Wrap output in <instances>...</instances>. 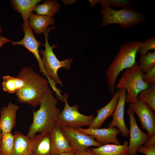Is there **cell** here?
Returning a JSON list of instances; mask_svg holds the SVG:
<instances>
[{
    "mask_svg": "<svg viewBox=\"0 0 155 155\" xmlns=\"http://www.w3.org/2000/svg\"><path fill=\"white\" fill-rule=\"evenodd\" d=\"M58 99L53 94L49 87L43 96L40 106L33 111V119L27 135L32 138L37 133L50 132L56 125L57 119L61 113L57 106Z\"/></svg>",
    "mask_w": 155,
    "mask_h": 155,
    "instance_id": "6da1fadb",
    "label": "cell"
},
{
    "mask_svg": "<svg viewBox=\"0 0 155 155\" xmlns=\"http://www.w3.org/2000/svg\"><path fill=\"white\" fill-rule=\"evenodd\" d=\"M19 73L24 78L25 83L24 86L15 93L18 102L34 107L40 105L49 87L47 80L30 67L22 68Z\"/></svg>",
    "mask_w": 155,
    "mask_h": 155,
    "instance_id": "7a4b0ae2",
    "label": "cell"
},
{
    "mask_svg": "<svg viewBox=\"0 0 155 155\" xmlns=\"http://www.w3.org/2000/svg\"><path fill=\"white\" fill-rule=\"evenodd\" d=\"M55 28L54 26L48 28L43 33L45 43L42 45L45 47V50L40 49L39 52L45 69L48 82L55 92L57 98L63 102V96L61 94L62 91L59 89L56 86V84H59L62 86V82L58 76L57 71L61 68H64L67 70L69 69L73 60L68 58L60 61L54 53L53 49L56 48L57 46L55 44L51 46L50 45L48 41V35L50 30Z\"/></svg>",
    "mask_w": 155,
    "mask_h": 155,
    "instance_id": "3957f363",
    "label": "cell"
},
{
    "mask_svg": "<svg viewBox=\"0 0 155 155\" xmlns=\"http://www.w3.org/2000/svg\"><path fill=\"white\" fill-rule=\"evenodd\" d=\"M142 42L131 41L126 42L119 47V51L108 67L106 74L110 93L115 92V84L119 73L124 69L132 67L136 61L137 53Z\"/></svg>",
    "mask_w": 155,
    "mask_h": 155,
    "instance_id": "277c9868",
    "label": "cell"
},
{
    "mask_svg": "<svg viewBox=\"0 0 155 155\" xmlns=\"http://www.w3.org/2000/svg\"><path fill=\"white\" fill-rule=\"evenodd\" d=\"M100 12L103 16L102 26L118 24L122 28H128L144 22L146 20L144 15L131 7L119 10L103 8Z\"/></svg>",
    "mask_w": 155,
    "mask_h": 155,
    "instance_id": "5b68a950",
    "label": "cell"
},
{
    "mask_svg": "<svg viewBox=\"0 0 155 155\" xmlns=\"http://www.w3.org/2000/svg\"><path fill=\"white\" fill-rule=\"evenodd\" d=\"M143 73L137 61L131 67L125 69L116 86V89L125 88L127 92L126 102L127 104L136 102L138 95L142 90L148 88L142 80Z\"/></svg>",
    "mask_w": 155,
    "mask_h": 155,
    "instance_id": "8992f818",
    "label": "cell"
},
{
    "mask_svg": "<svg viewBox=\"0 0 155 155\" xmlns=\"http://www.w3.org/2000/svg\"><path fill=\"white\" fill-rule=\"evenodd\" d=\"M68 97L67 93L64 94L63 102L65 103L64 108L57 119L56 125L76 128L90 126L95 117L92 115L88 116L80 113L78 111V105L70 106L68 102Z\"/></svg>",
    "mask_w": 155,
    "mask_h": 155,
    "instance_id": "52a82bcc",
    "label": "cell"
},
{
    "mask_svg": "<svg viewBox=\"0 0 155 155\" xmlns=\"http://www.w3.org/2000/svg\"><path fill=\"white\" fill-rule=\"evenodd\" d=\"M64 135L75 150H84L90 146L98 147L103 145L93 136L86 134L78 128L67 126L61 127Z\"/></svg>",
    "mask_w": 155,
    "mask_h": 155,
    "instance_id": "ba28073f",
    "label": "cell"
},
{
    "mask_svg": "<svg viewBox=\"0 0 155 155\" xmlns=\"http://www.w3.org/2000/svg\"><path fill=\"white\" fill-rule=\"evenodd\" d=\"M138 116L143 129L150 137L155 135V115L151 107L144 102L138 100L130 104L129 108Z\"/></svg>",
    "mask_w": 155,
    "mask_h": 155,
    "instance_id": "9c48e42d",
    "label": "cell"
},
{
    "mask_svg": "<svg viewBox=\"0 0 155 155\" xmlns=\"http://www.w3.org/2000/svg\"><path fill=\"white\" fill-rule=\"evenodd\" d=\"M127 112L130 121L128 155H136L137 148L144 144L150 137L147 133L144 132L139 128L135 121L134 113L129 108Z\"/></svg>",
    "mask_w": 155,
    "mask_h": 155,
    "instance_id": "30bf717a",
    "label": "cell"
},
{
    "mask_svg": "<svg viewBox=\"0 0 155 155\" xmlns=\"http://www.w3.org/2000/svg\"><path fill=\"white\" fill-rule=\"evenodd\" d=\"M23 32L24 33V37L22 40L19 41H11L14 46L16 45H22L34 56L39 64L40 71L43 76H47L43 65L41 58L40 55L38 48L41 45L40 42L38 41L35 37L32 32V29L28 25H22Z\"/></svg>",
    "mask_w": 155,
    "mask_h": 155,
    "instance_id": "8fae6325",
    "label": "cell"
},
{
    "mask_svg": "<svg viewBox=\"0 0 155 155\" xmlns=\"http://www.w3.org/2000/svg\"><path fill=\"white\" fill-rule=\"evenodd\" d=\"M119 90V96L116 107L112 115L113 118L108 126V128H113L117 126L122 135L125 137L129 135V130L127 127L124 119V108L126 102V90L121 88Z\"/></svg>",
    "mask_w": 155,
    "mask_h": 155,
    "instance_id": "7c38bea8",
    "label": "cell"
},
{
    "mask_svg": "<svg viewBox=\"0 0 155 155\" xmlns=\"http://www.w3.org/2000/svg\"><path fill=\"white\" fill-rule=\"evenodd\" d=\"M78 129L88 135H92L96 141L102 145L112 143L117 145L121 144L117 138L118 135L120 133L116 127L107 128L84 129L79 128Z\"/></svg>",
    "mask_w": 155,
    "mask_h": 155,
    "instance_id": "4fadbf2b",
    "label": "cell"
},
{
    "mask_svg": "<svg viewBox=\"0 0 155 155\" xmlns=\"http://www.w3.org/2000/svg\"><path fill=\"white\" fill-rule=\"evenodd\" d=\"M50 133L52 155L74 151L75 149L64 135L61 127L56 125Z\"/></svg>",
    "mask_w": 155,
    "mask_h": 155,
    "instance_id": "5bb4252c",
    "label": "cell"
},
{
    "mask_svg": "<svg viewBox=\"0 0 155 155\" xmlns=\"http://www.w3.org/2000/svg\"><path fill=\"white\" fill-rule=\"evenodd\" d=\"M19 108L18 105L10 102L7 106H3L0 111V128L2 135L11 133L16 123V113Z\"/></svg>",
    "mask_w": 155,
    "mask_h": 155,
    "instance_id": "9a60e30c",
    "label": "cell"
},
{
    "mask_svg": "<svg viewBox=\"0 0 155 155\" xmlns=\"http://www.w3.org/2000/svg\"><path fill=\"white\" fill-rule=\"evenodd\" d=\"M14 143L11 155H31L34 148L35 139L31 138L19 131L14 133Z\"/></svg>",
    "mask_w": 155,
    "mask_h": 155,
    "instance_id": "2e32d148",
    "label": "cell"
},
{
    "mask_svg": "<svg viewBox=\"0 0 155 155\" xmlns=\"http://www.w3.org/2000/svg\"><path fill=\"white\" fill-rule=\"evenodd\" d=\"M119 96V90L114 92L110 101L105 106L96 111L97 115L88 128H100L105 121L112 115L117 105Z\"/></svg>",
    "mask_w": 155,
    "mask_h": 155,
    "instance_id": "e0dca14e",
    "label": "cell"
},
{
    "mask_svg": "<svg viewBox=\"0 0 155 155\" xmlns=\"http://www.w3.org/2000/svg\"><path fill=\"white\" fill-rule=\"evenodd\" d=\"M41 0H11V5L14 10L20 13L25 25H28L29 18L35 6Z\"/></svg>",
    "mask_w": 155,
    "mask_h": 155,
    "instance_id": "ac0fdd59",
    "label": "cell"
},
{
    "mask_svg": "<svg viewBox=\"0 0 155 155\" xmlns=\"http://www.w3.org/2000/svg\"><path fill=\"white\" fill-rule=\"evenodd\" d=\"M29 20V25L38 34L44 33L48 26L54 25L55 20L52 17L35 14L32 12L30 14Z\"/></svg>",
    "mask_w": 155,
    "mask_h": 155,
    "instance_id": "d6986e66",
    "label": "cell"
},
{
    "mask_svg": "<svg viewBox=\"0 0 155 155\" xmlns=\"http://www.w3.org/2000/svg\"><path fill=\"white\" fill-rule=\"evenodd\" d=\"M35 142L32 155H52L50 132L42 133L34 137Z\"/></svg>",
    "mask_w": 155,
    "mask_h": 155,
    "instance_id": "ffe728a7",
    "label": "cell"
},
{
    "mask_svg": "<svg viewBox=\"0 0 155 155\" xmlns=\"http://www.w3.org/2000/svg\"><path fill=\"white\" fill-rule=\"evenodd\" d=\"M128 142L125 141L122 145H104L91 149L95 155H128Z\"/></svg>",
    "mask_w": 155,
    "mask_h": 155,
    "instance_id": "44dd1931",
    "label": "cell"
},
{
    "mask_svg": "<svg viewBox=\"0 0 155 155\" xmlns=\"http://www.w3.org/2000/svg\"><path fill=\"white\" fill-rule=\"evenodd\" d=\"M1 86L3 90L9 93H15L25 85V80L19 73L16 77L9 75L3 77Z\"/></svg>",
    "mask_w": 155,
    "mask_h": 155,
    "instance_id": "7402d4cb",
    "label": "cell"
},
{
    "mask_svg": "<svg viewBox=\"0 0 155 155\" xmlns=\"http://www.w3.org/2000/svg\"><path fill=\"white\" fill-rule=\"evenodd\" d=\"M61 6L55 1L49 0L42 4L36 5L33 11L37 15H45L51 17L54 16L60 10Z\"/></svg>",
    "mask_w": 155,
    "mask_h": 155,
    "instance_id": "603a6c76",
    "label": "cell"
},
{
    "mask_svg": "<svg viewBox=\"0 0 155 155\" xmlns=\"http://www.w3.org/2000/svg\"><path fill=\"white\" fill-rule=\"evenodd\" d=\"M137 98L150 106L155 111V84L143 90L138 94Z\"/></svg>",
    "mask_w": 155,
    "mask_h": 155,
    "instance_id": "cb8c5ba5",
    "label": "cell"
},
{
    "mask_svg": "<svg viewBox=\"0 0 155 155\" xmlns=\"http://www.w3.org/2000/svg\"><path fill=\"white\" fill-rule=\"evenodd\" d=\"M140 68L143 73H146L155 67V51L148 52L141 56L139 59Z\"/></svg>",
    "mask_w": 155,
    "mask_h": 155,
    "instance_id": "d4e9b609",
    "label": "cell"
},
{
    "mask_svg": "<svg viewBox=\"0 0 155 155\" xmlns=\"http://www.w3.org/2000/svg\"><path fill=\"white\" fill-rule=\"evenodd\" d=\"M14 143V136L11 133L2 135L0 150L5 155H11Z\"/></svg>",
    "mask_w": 155,
    "mask_h": 155,
    "instance_id": "484cf974",
    "label": "cell"
},
{
    "mask_svg": "<svg viewBox=\"0 0 155 155\" xmlns=\"http://www.w3.org/2000/svg\"><path fill=\"white\" fill-rule=\"evenodd\" d=\"M100 6L103 8L121 7L122 8L131 7L130 1L127 0H100Z\"/></svg>",
    "mask_w": 155,
    "mask_h": 155,
    "instance_id": "4316f807",
    "label": "cell"
},
{
    "mask_svg": "<svg viewBox=\"0 0 155 155\" xmlns=\"http://www.w3.org/2000/svg\"><path fill=\"white\" fill-rule=\"evenodd\" d=\"M155 37L154 36L142 42L137 52L141 56H142L146 54L150 50H154L155 51Z\"/></svg>",
    "mask_w": 155,
    "mask_h": 155,
    "instance_id": "83f0119b",
    "label": "cell"
},
{
    "mask_svg": "<svg viewBox=\"0 0 155 155\" xmlns=\"http://www.w3.org/2000/svg\"><path fill=\"white\" fill-rule=\"evenodd\" d=\"M142 80L149 86L155 84V67L146 73H143Z\"/></svg>",
    "mask_w": 155,
    "mask_h": 155,
    "instance_id": "f1b7e54d",
    "label": "cell"
},
{
    "mask_svg": "<svg viewBox=\"0 0 155 155\" xmlns=\"http://www.w3.org/2000/svg\"><path fill=\"white\" fill-rule=\"evenodd\" d=\"M137 152L146 155H155V144L148 147L141 146L137 148Z\"/></svg>",
    "mask_w": 155,
    "mask_h": 155,
    "instance_id": "f546056e",
    "label": "cell"
},
{
    "mask_svg": "<svg viewBox=\"0 0 155 155\" xmlns=\"http://www.w3.org/2000/svg\"><path fill=\"white\" fill-rule=\"evenodd\" d=\"M74 152L75 155H95L91 149L89 148L84 150H75Z\"/></svg>",
    "mask_w": 155,
    "mask_h": 155,
    "instance_id": "4dcf8cb0",
    "label": "cell"
},
{
    "mask_svg": "<svg viewBox=\"0 0 155 155\" xmlns=\"http://www.w3.org/2000/svg\"><path fill=\"white\" fill-rule=\"evenodd\" d=\"M3 31L2 27H0V48L4 44L8 43L11 42L9 39L2 36L1 34V33Z\"/></svg>",
    "mask_w": 155,
    "mask_h": 155,
    "instance_id": "1f68e13d",
    "label": "cell"
},
{
    "mask_svg": "<svg viewBox=\"0 0 155 155\" xmlns=\"http://www.w3.org/2000/svg\"><path fill=\"white\" fill-rule=\"evenodd\" d=\"M155 144V135L150 137L144 144V146L148 147Z\"/></svg>",
    "mask_w": 155,
    "mask_h": 155,
    "instance_id": "d6a6232c",
    "label": "cell"
},
{
    "mask_svg": "<svg viewBox=\"0 0 155 155\" xmlns=\"http://www.w3.org/2000/svg\"><path fill=\"white\" fill-rule=\"evenodd\" d=\"M100 0H90L89 1L90 2V6L92 7H94L95 5L98 3H100Z\"/></svg>",
    "mask_w": 155,
    "mask_h": 155,
    "instance_id": "836d02e7",
    "label": "cell"
},
{
    "mask_svg": "<svg viewBox=\"0 0 155 155\" xmlns=\"http://www.w3.org/2000/svg\"><path fill=\"white\" fill-rule=\"evenodd\" d=\"M63 3L65 5H68L73 4L76 0H63Z\"/></svg>",
    "mask_w": 155,
    "mask_h": 155,
    "instance_id": "e575fe53",
    "label": "cell"
},
{
    "mask_svg": "<svg viewBox=\"0 0 155 155\" xmlns=\"http://www.w3.org/2000/svg\"><path fill=\"white\" fill-rule=\"evenodd\" d=\"M56 155H75L74 152H66L62 153Z\"/></svg>",
    "mask_w": 155,
    "mask_h": 155,
    "instance_id": "d590c367",
    "label": "cell"
},
{
    "mask_svg": "<svg viewBox=\"0 0 155 155\" xmlns=\"http://www.w3.org/2000/svg\"><path fill=\"white\" fill-rule=\"evenodd\" d=\"M2 137V132L0 128V147L1 146V138Z\"/></svg>",
    "mask_w": 155,
    "mask_h": 155,
    "instance_id": "8d00e7d4",
    "label": "cell"
},
{
    "mask_svg": "<svg viewBox=\"0 0 155 155\" xmlns=\"http://www.w3.org/2000/svg\"><path fill=\"white\" fill-rule=\"evenodd\" d=\"M0 155H5L0 150Z\"/></svg>",
    "mask_w": 155,
    "mask_h": 155,
    "instance_id": "74e56055",
    "label": "cell"
},
{
    "mask_svg": "<svg viewBox=\"0 0 155 155\" xmlns=\"http://www.w3.org/2000/svg\"></svg>",
    "mask_w": 155,
    "mask_h": 155,
    "instance_id": "f35d334b",
    "label": "cell"
}]
</instances>
